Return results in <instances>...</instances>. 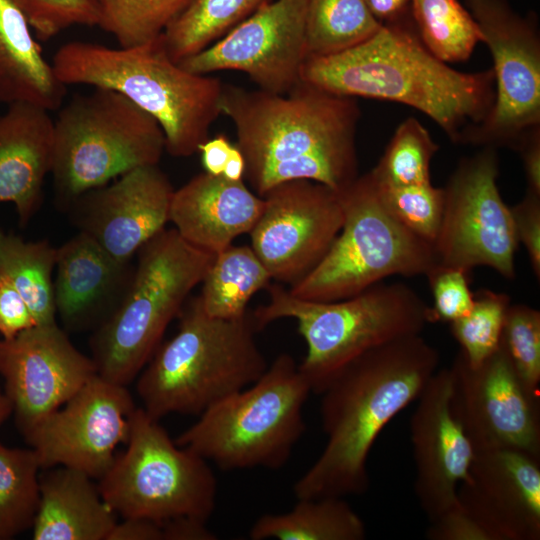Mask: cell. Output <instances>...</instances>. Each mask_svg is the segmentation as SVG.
Listing matches in <instances>:
<instances>
[{
	"label": "cell",
	"mask_w": 540,
	"mask_h": 540,
	"mask_svg": "<svg viewBox=\"0 0 540 540\" xmlns=\"http://www.w3.org/2000/svg\"><path fill=\"white\" fill-rule=\"evenodd\" d=\"M97 374L57 323L35 325L0 340V375L23 435Z\"/></svg>",
	"instance_id": "ac0fdd59"
},
{
	"label": "cell",
	"mask_w": 540,
	"mask_h": 540,
	"mask_svg": "<svg viewBox=\"0 0 540 540\" xmlns=\"http://www.w3.org/2000/svg\"><path fill=\"white\" fill-rule=\"evenodd\" d=\"M13 412L12 404L5 392L0 389V426Z\"/></svg>",
	"instance_id": "f907efd6"
},
{
	"label": "cell",
	"mask_w": 540,
	"mask_h": 540,
	"mask_svg": "<svg viewBox=\"0 0 540 540\" xmlns=\"http://www.w3.org/2000/svg\"><path fill=\"white\" fill-rule=\"evenodd\" d=\"M249 232L251 247L272 279L292 285L322 259L343 224L339 193L311 180L280 183L264 196Z\"/></svg>",
	"instance_id": "2e32d148"
},
{
	"label": "cell",
	"mask_w": 540,
	"mask_h": 540,
	"mask_svg": "<svg viewBox=\"0 0 540 540\" xmlns=\"http://www.w3.org/2000/svg\"><path fill=\"white\" fill-rule=\"evenodd\" d=\"M377 186L389 212L408 230L433 245L444 210V188L435 187L431 182Z\"/></svg>",
	"instance_id": "74e56055"
},
{
	"label": "cell",
	"mask_w": 540,
	"mask_h": 540,
	"mask_svg": "<svg viewBox=\"0 0 540 540\" xmlns=\"http://www.w3.org/2000/svg\"><path fill=\"white\" fill-rule=\"evenodd\" d=\"M221 113L232 121L244 176L258 196L305 179L341 191L358 177L353 97L301 81L286 94L223 85Z\"/></svg>",
	"instance_id": "6da1fadb"
},
{
	"label": "cell",
	"mask_w": 540,
	"mask_h": 540,
	"mask_svg": "<svg viewBox=\"0 0 540 540\" xmlns=\"http://www.w3.org/2000/svg\"><path fill=\"white\" fill-rule=\"evenodd\" d=\"M40 40L74 25L98 26V0H10Z\"/></svg>",
	"instance_id": "f35d334b"
},
{
	"label": "cell",
	"mask_w": 540,
	"mask_h": 540,
	"mask_svg": "<svg viewBox=\"0 0 540 540\" xmlns=\"http://www.w3.org/2000/svg\"><path fill=\"white\" fill-rule=\"evenodd\" d=\"M494 62L495 99L463 144L516 149L540 127V38L535 17L520 16L506 0H465Z\"/></svg>",
	"instance_id": "7c38bea8"
},
{
	"label": "cell",
	"mask_w": 540,
	"mask_h": 540,
	"mask_svg": "<svg viewBox=\"0 0 540 540\" xmlns=\"http://www.w3.org/2000/svg\"><path fill=\"white\" fill-rule=\"evenodd\" d=\"M0 115V203H13L25 226L38 210L51 173L54 120L43 107L17 102Z\"/></svg>",
	"instance_id": "cb8c5ba5"
},
{
	"label": "cell",
	"mask_w": 540,
	"mask_h": 540,
	"mask_svg": "<svg viewBox=\"0 0 540 540\" xmlns=\"http://www.w3.org/2000/svg\"><path fill=\"white\" fill-rule=\"evenodd\" d=\"M263 209V197L243 180L203 172L174 190L169 221L186 242L216 254L249 233Z\"/></svg>",
	"instance_id": "603a6c76"
},
{
	"label": "cell",
	"mask_w": 540,
	"mask_h": 540,
	"mask_svg": "<svg viewBox=\"0 0 540 540\" xmlns=\"http://www.w3.org/2000/svg\"><path fill=\"white\" fill-rule=\"evenodd\" d=\"M439 362V351L420 334L374 348L333 374L319 393L327 443L294 484L295 497L364 494L374 442L399 412L418 399Z\"/></svg>",
	"instance_id": "7a4b0ae2"
},
{
	"label": "cell",
	"mask_w": 540,
	"mask_h": 540,
	"mask_svg": "<svg viewBox=\"0 0 540 540\" xmlns=\"http://www.w3.org/2000/svg\"><path fill=\"white\" fill-rule=\"evenodd\" d=\"M178 317L177 333L159 345L137 381L142 408L156 420L171 413L199 416L253 384L268 367L251 312L233 320L214 318L197 296Z\"/></svg>",
	"instance_id": "5b68a950"
},
{
	"label": "cell",
	"mask_w": 540,
	"mask_h": 540,
	"mask_svg": "<svg viewBox=\"0 0 540 540\" xmlns=\"http://www.w3.org/2000/svg\"><path fill=\"white\" fill-rule=\"evenodd\" d=\"M111 530L107 540H165L163 523L145 518H123Z\"/></svg>",
	"instance_id": "f6af8a7d"
},
{
	"label": "cell",
	"mask_w": 540,
	"mask_h": 540,
	"mask_svg": "<svg viewBox=\"0 0 540 540\" xmlns=\"http://www.w3.org/2000/svg\"><path fill=\"white\" fill-rule=\"evenodd\" d=\"M92 479L65 466L39 476L40 501L32 526L34 540H107L118 522L117 514Z\"/></svg>",
	"instance_id": "d4e9b609"
},
{
	"label": "cell",
	"mask_w": 540,
	"mask_h": 540,
	"mask_svg": "<svg viewBox=\"0 0 540 540\" xmlns=\"http://www.w3.org/2000/svg\"><path fill=\"white\" fill-rule=\"evenodd\" d=\"M425 276L433 297L432 323H451L468 314L474 302V293L469 286L470 272L437 264Z\"/></svg>",
	"instance_id": "ab89813d"
},
{
	"label": "cell",
	"mask_w": 540,
	"mask_h": 540,
	"mask_svg": "<svg viewBox=\"0 0 540 540\" xmlns=\"http://www.w3.org/2000/svg\"><path fill=\"white\" fill-rule=\"evenodd\" d=\"M126 444L98 484L117 515L158 523L181 517L208 521L217 499L208 461L178 446L143 408L131 415Z\"/></svg>",
	"instance_id": "8fae6325"
},
{
	"label": "cell",
	"mask_w": 540,
	"mask_h": 540,
	"mask_svg": "<svg viewBox=\"0 0 540 540\" xmlns=\"http://www.w3.org/2000/svg\"><path fill=\"white\" fill-rule=\"evenodd\" d=\"M510 297L505 293L481 289L474 293L471 310L450 323L460 352L471 367L479 366L497 351Z\"/></svg>",
	"instance_id": "d590c367"
},
{
	"label": "cell",
	"mask_w": 540,
	"mask_h": 540,
	"mask_svg": "<svg viewBox=\"0 0 540 540\" xmlns=\"http://www.w3.org/2000/svg\"><path fill=\"white\" fill-rule=\"evenodd\" d=\"M311 387L295 359L278 355L250 386L202 412L175 443L223 470L286 464L305 432Z\"/></svg>",
	"instance_id": "ba28073f"
},
{
	"label": "cell",
	"mask_w": 540,
	"mask_h": 540,
	"mask_svg": "<svg viewBox=\"0 0 540 540\" xmlns=\"http://www.w3.org/2000/svg\"><path fill=\"white\" fill-rule=\"evenodd\" d=\"M364 0H307V57L337 54L366 41L381 27Z\"/></svg>",
	"instance_id": "4dcf8cb0"
},
{
	"label": "cell",
	"mask_w": 540,
	"mask_h": 540,
	"mask_svg": "<svg viewBox=\"0 0 540 540\" xmlns=\"http://www.w3.org/2000/svg\"><path fill=\"white\" fill-rule=\"evenodd\" d=\"M307 0H267L220 39L179 64L189 72L246 73L260 90L286 94L306 61Z\"/></svg>",
	"instance_id": "e0dca14e"
},
{
	"label": "cell",
	"mask_w": 540,
	"mask_h": 540,
	"mask_svg": "<svg viewBox=\"0 0 540 540\" xmlns=\"http://www.w3.org/2000/svg\"><path fill=\"white\" fill-rule=\"evenodd\" d=\"M539 459L512 449L475 452L457 497L492 540L540 539Z\"/></svg>",
	"instance_id": "44dd1931"
},
{
	"label": "cell",
	"mask_w": 540,
	"mask_h": 540,
	"mask_svg": "<svg viewBox=\"0 0 540 540\" xmlns=\"http://www.w3.org/2000/svg\"><path fill=\"white\" fill-rule=\"evenodd\" d=\"M135 408L126 386L96 374L24 436L41 469L65 466L100 479L128 441Z\"/></svg>",
	"instance_id": "5bb4252c"
},
{
	"label": "cell",
	"mask_w": 540,
	"mask_h": 540,
	"mask_svg": "<svg viewBox=\"0 0 540 540\" xmlns=\"http://www.w3.org/2000/svg\"><path fill=\"white\" fill-rule=\"evenodd\" d=\"M301 81L337 95L411 106L455 143L485 119L495 99L492 69L463 73L450 68L428 51L404 17L382 24L346 51L307 57Z\"/></svg>",
	"instance_id": "3957f363"
},
{
	"label": "cell",
	"mask_w": 540,
	"mask_h": 540,
	"mask_svg": "<svg viewBox=\"0 0 540 540\" xmlns=\"http://www.w3.org/2000/svg\"><path fill=\"white\" fill-rule=\"evenodd\" d=\"M35 325L23 297L10 282L0 276V334L9 339Z\"/></svg>",
	"instance_id": "7bdbcfd3"
},
{
	"label": "cell",
	"mask_w": 540,
	"mask_h": 540,
	"mask_svg": "<svg viewBox=\"0 0 540 540\" xmlns=\"http://www.w3.org/2000/svg\"><path fill=\"white\" fill-rule=\"evenodd\" d=\"M518 244L521 243L529 257L537 280L540 279V195L527 192L523 199L510 207Z\"/></svg>",
	"instance_id": "60d3db41"
},
{
	"label": "cell",
	"mask_w": 540,
	"mask_h": 540,
	"mask_svg": "<svg viewBox=\"0 0 540 540\" xmlns=\"http://www.w3.org/2000/svg\"><path fill=\"white\" fill-rule=\"evenodd\" d=\"M499 347L518 378L532 393L540 383V312L525 304H510Z\"/></svg>",
	"instance_id": "8d00e7d4"
},
{
	"label": "cell",
	"mask_w": 540,
	"mask_h": 540,
	"mask_svg": "<svg viewBox=\"0 0 540 540\" xmlns=\"http://www.w3.org/2000/svg\"><path fill=\"white\" fill-rule=\"evenodd\" d=\"M450 370L451 410L475 452L512 449L540 457L537 394L524 386L500 347L476 367L459 351Z\"/></svg>",
	"instance_id": "9a60e30c"
},
{
	"label": "cell",
	"mask_w": 540,
	"mask_h": 540,
	"mask_svg": "<svg viewBox=\"0 0 540 540\" xmlns=\"http://www.w3.org/2000/svg\"><path fill=\"white\" fill-rule=\"evenodd\" d=\"M425 536L430 540H492L460 503L430 521Z\"/></svg>",
	"instance_id": "b9f144b4"
},
{
	"label": "cell",
	"mask_w": 540,
	"mask_h": 540,
	"mask_svg": "<svg viewBox=\"0 0 540 540\" xmlns=\"http://www.w3.org/2000/svg\"><path fill=\"white\" fill-rule=\"evenodd\" d=\"M343 224L318 264L290 285L296 297L320 302L352 297L392 275H426L433 245L402 225L381 200L370 172L339 191Z\"/></svg>",
	"instance_id": "9c48e42d"
},
{
	"label": "cell",
	"mask_w": 540,
	"mask_h": 540,
	"mask_svg": "<svg viewBox=\"0 0 540 540\" xmlns=\"http://www.w3.org/2000/svg\"><path fill=\"white\" fill-rule=\"evenodd\" d=\"M137 254L124 296L91 340L97 374L124 386L151 359L215 256L186 242L175 228L162 230Z\"/></svg>",
	"instance_id": "52a82bcc"
},
{
	"label": "cell",
	"mask_w": 540,
	"mask_h": 540,
	"mask_svg": "<svg viewBox=\"0 0 540 540\" xmlns=\"http://www.w3.org/2000/svg\"><path fill=\"white\" fill-rule=\"evenodd\" d=\"M415 29L424 46L440 61L467 60L482 33L458 0H411Z\"/></svg>",
	"instance_id": "1f68e13d"
},
{
	"label": "cell",
	"mask_w": 540,
	"mask_h": 540,
	"mask_svg": "<svg viewBox=\"0 0 540 540\" xmlns=\"http://www.w3.org/2000/svg\"><path fill=\"white\" fill-rule=\"evenodd\" d=\"M39 469L32 448L0 444V540L32 528L40 501Z\"/></svg>",
	"instance_id": "d6a6232c"
},
{
	"label": "cell",
	"mask_w": 540,
	"mask_h": 540,
	"mask_svg": "<svg viewBox=\"0 0 540 540\" xmlns=\"http://www.w3.org/2000/svg\"><path fill=\"white\" fill-rule=\"evenodd\" d=\"M496 148L483 147L463 158L444 188L441 224L433 243L437 264L471 273L490 267L505 279L515 278L518 247L510 207L499 193Z\"/></svg>",
	"instance_id": "4fadbf2b"
},
{
	"label": "cell",
	"mask_w": 540,
	"mask_h": 540,
	"mask_svg": "<svg viewBox=\"0 0 540 540\" xmlns=\"http://www.w3.org/2000/svg\"><path fill=\"white\" fill-rule=\"evenodd\" d=\"M245 172V160L241 151L233 145L226 164L224 166L222 175L232 181L243 180Z\"/></svg>",
	"instance_id": "681fc988"
},
{
	"label": "cell",
	"mask_w": 540,
	"mask_h": 540,
	"mask_svg": "<svg viewBox=\"0 0 540 540\" xmlns=\"http://www.w3.org/2000/svg\"><path fill=\"white\" fill-rule=\"evenodd\" d=\"M232 144L223 135H217L212 139L203 142L198 152L201 153V160L205 172L212 175H222Z\"/></svg>",
	"instance_id": "7dc6e473"
},
{
	"label": "cell",
	"mask_w": 540,
	"mask_h": 540,
	"mask_svg": "<svg viewBox=\"0 0 540 540\" xmlns=\"http://www.w3.org/2000/svg\"><path fill=\"white\" fill-rule=\"evenodd\" d=\"M52 66L66 86L112 89L150 114L163 131L165 150L173 157L198 152L221 114L224 84L173 61L162 34L131 47L67 42L54 54Z\"/></svg>",
	"instance_id": "277c9868"
},
{
	"label": "cell",
	"mask_w": 540,
	"mask_h": 540,
	"mask_svg": "<svg viewBox=\"0 0 540 540\" xmlns=\"http://www.w3.org/2000/svg\"><path fill=\"white\" fill-rule=\"evenodd\" d=\"M65 94L25 16L10 0H0V104L26 102L52 111Z\"/></svg>",
	"instance_id": "484cf974"
},
{
	"label": "cell",
	"mask_w": 540,
	"mask_h": 540,
	"mask_svg": "<svg viewBox=\"0 0 540 540\" xmlns=\"http://www.w3.org/2000/svg\"><path fill=\"white\" fill-rule=\"evenodd\" d=\"M272 280L251 246L230 245L215 254L199 295L211 317L233 320L244 317L252 296Z\"/></svg>",
	"instance_id": "83f0119b"
},
{
	"label": "cell",
	"mask_w": 540,
	"mask_h": 540,
	"mask_svg": "<svg viewBox=\"0 0 540 540\" xmlns=\"http://www.w3.org/2000/svg\"><path fill=\"white\" fill-rule=\"evenodd\" d=\"M165 150L159 123L123 94L94 87L59 108L51 173L68 205L138 167L158 165Z\"/></svg>",
	"instance_id": "30bf717a"
},
{
	"label": "cell",
	"mask_w": 540,
	"mask_h": 540,
	"mask_svg": "<svg viewBox=\"0 0 540 540\" xmlns=\"http://www.w3.org/2000/svg\"><path fill=\"white\" fill-rule=\"evenodd\" d=\"M57 248L48 241H25L0 229V276L19 292L36 325L56 323L52 272Z\"/></svg>",
	"instance_id": "f1b7e54d"
},
{
	"label": "cell",
	"mask_w": 540,
	"mask_h": 540,
	"mask_svg": "<svg viewBox=\"0 0 540 540\" xmlns=\"http://www.w3.org/2000/svg\"><path fill=\"white\" fill-rule=\"evenodd\" d=\"M207 522L181 517L163 523L165 540H214L216 535L210 531Z\"/></svg>",
	"instance_id": "bcb514c9"
},
{
	"label": "cell",
	"mask_w": 540,
	"mask_h": 540,
	"mask_svg": "<svg viewBox=\"0 0 540 540\" xmlns=\"http://www.w3.org/2000/svg\"><path fill=\"white\" fill-rule=\"evenodd\" d=\"M54 302L66 329H83L113 312L134 267L117 260L95 240L78 232L57 248ZM102 321V322H103Z\"/></svg>",
	"instance_id": "7402d4cb"
},
{
	"label": "cell",
	"mask_w": 540,
	"mask_h": 540,
	"mask_svg": "<svg viewBox=\"0 0 540 540\" xmlns=\"http://www.w3.org/2000/svg\"><path fill=\"white\" fill-rule=\"evenodd\" d=\"M267 0H193L162 33L171 59L180 63L224 36Z\"/></svg>",
	"instance_id": "f546056e"
},
{
	"label": "cell",
	"mask_w": 540,
	"mask_h": 540,
	"mask_svg": "<svg viewBox=\"0 0 540 540\" xmlns=\"http://www.w3.org/2000/svg\"><path fill=\"white\" fill-rule=\"evenodd\" d=\"M516 150L520 152L527 182V192L540 195V128L526 134Z\"/></svg>",
	"instance_id": "ee69618b"
},
{
	"label": "cell",
	"mask_w": 540,
	"mask_h": 540,
	"mask_svg": "<svg viewBox=\"0 0 540 540\" xmlns=\"http://www.w3.org/2000/svg\"><path fill=\"white\" fill-rule=\"evenodd\" d=\"M374 18L381 24L398 20L405 16L411 0H364Z\"/></svg>",
	"instance_id": "c3c4849f"
},
{
	"label": "cell",
	"mask_w": 540,
	"mask_h": 540,
	"mask_svg": "<svg viewBox=\"0 0 540 540\" xmlns=\"http://www.w3.org/2000/svg\"><path fill=\"white\" fill-rule=\"evenodd\" d=\"M452 373L437 370L418 397L410 420L414 490L429 522L459 504L475 451L451 410Z\"/></svg>",
	"instance_id": "ffe728a7"
},
{
	"label": "cell",
	"mask_w": 540,
	"mask_h": 540,
	"mask_svg": "<svg viewBox=\"0 0 540 540\" xmlns=\"http://www.w3.org/2000/svg\"><path fill=\"white\" fill-rule=\"evenodd\" d=\"M173 192L158 165H147L81 194L67 207L79 232L117 260L130 262L145 243L165 229Z\"/></svg>",
	"instance_id": "d6986e66"
},
{
	"label": "cell",
	"mask_w": 540,
	"mask_h": 540,
	"mask_svg": "<svg viewBox=\"0 0 540 540\" xmlns=\"http://www.w3.org/2000/svg\"><path fill=\"white\" fill-rule=\"evenodd\" d=\"M269 299L252 317L258 330L292 318L307 345L298 368L312 392L320 393L339 369L360 355L408 336L420 335L431 322L430 306L401 282L377 283L352 297L330 302L294 296L281 285H268Z\"/></svg>",
	"instance_id": "8992f818"
},
{
	"label": "cell",
	"mask_w": 540,
	"mask_h": 540,
	"mask_svg": "<svg viewBox=\"0 0 540 540\" xmlns=\"http://www.w3.org/2000/svg\"><path fill=\"white\" fill-rule=\"evenodd\" d=\"M281 514H264L252 525V540H362L366 528L361 517L342 497L297 499Z\"/></svg>",
	"instance_id": "4316f807"
},
{
	"label": "cell",
	"mask_w": 540,
	"mask_h": 540,
	"mask_svg": "<svg viewBox=\"0 0 540 540\" xmlns=\"http://www.w3.org/2000/svg\"><path fill=\"white\" fill-rule=\"evenodd\" d=\"M438 149L428 130L417 119L407 118L370 174L381 186L429 183L431 160Z\"/></svg>",
	"instance_id": "e575fe53"
},
{
	"label": "cell",
	"mask_w": 540,
	"mask_h": 540,
	"mask_svg": "<svg viewBox=\"0 0 540 540\" xmlns=\"http://www.w3.org/2000/svg\"><path fill=\"white\" fill-rule=\"evenodd\" d=\"M193 0H98V26L120 47L150 41L164 30Z\"/></svg>",
	"instance_id": "836d02e7"
}]
</instances>
